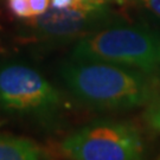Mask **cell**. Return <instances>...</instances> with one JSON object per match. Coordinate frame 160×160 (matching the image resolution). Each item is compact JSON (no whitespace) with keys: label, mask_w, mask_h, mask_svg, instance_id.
I'll use <instances>...</instances> for the list:
<instances>
[{"label":"cell","mask_w":160,"mask_h":160,"mask_svg":"<svg viewBox=\"0 0 160 160\" xmlns=\"http://www.w3.org/2000/svg\"><path fill=\"white\" fill-rule=\"evenodd\" d=\"M59 74L72 96L95 109L135 108L160 97V77L119 64L72 58Z\"/></svg>","instance_id":"cell-1"},{"label":"cell","mask_w":160,"mask_h":160,"mask_svg":"<svg viewBox=\"0 0 160 160\" xmlns=\"http://www.w3.org/2000/svg\"><path fill=\"white\" fill-rule=\"evenodd\" d=\"M72 58L119 64L160 77V32L114 24L77 40Z\"/></svg>","instance_id":"cell-2"},{"label":"cell","mask_w":160,"mask_h":160,"mask_svg":"<svg viewBox=\"0 0 160 160\" xmlns=\"http://www.w3.org/2000/svg\"><path fill=\"white\" fill-rule=\"evenodd\" d=\"M61 149L77 160H137L143 157L145 145L131 123L98 121L70 134Z\"/></svg>","instance_id":"cell-3"},{"label":"cell","mask_w":160,"mask_h":160,"mask_svg":"<svg viewBox=\"0 0 160 160\" xmlns=\"http://www.w3.org/2000/svg\"><path fill=\"white\" fill-rule=\"evenodd\" d=\"M61 102L59 92L37 70L0 62V110L49 116L57 112Z\"/></svg>","instance_id":"cell-4"},{"label":"cell","mask_w":160,"mask_h":160,"mask_svg":"<svg viewBox=\"0 0 160 160\" xmlns=\"http://www.w3.org/2000/svg\"><path fill=\"white\" fill-rule=\"evenodd\" d=\"M103 4H78L68 8L49 10L42 16L30 18V25L37 37L46 40L81 39L107 28L113 23V12Z\"/></svg>","instance_id":"cell-5"},{"label":"cell","mask_w":160,"mask_h":160,"mask_svg":"<svg viewBox=\"0 0 160 160\" xmlns=\"http://www.w3.org/2000/svg\"><path fill=\"white\" fill-rule=\"evenodd\" d=\"M45 158L44 151L29 139L0 133V160H36Z\"/></svg>","instance_id":"cell-6"},{"label":"cell","mask_w":160,"mask_h":160,"mask_svg":"<svg viewBox=\"0 0 160 160\" xmlns=\"http://www.w3.org/2000/svg\"><path fill=\"white\" fill-rule=\"evenodd\" d=\"M143 119L151 129L160 133V97L146 106Z\"/></svg>","instance_id":"cell-7"},{"label":"cell","mask_w":160,"mask_h":160,"mask_svg":"<svg viewBox=\"0 0 160 160\" xmlns=\"http://www.w3.org/2000/svg\"><path fill=\"white\" fill-rule=\"evenodd\" d=\"M7 5L10 11L18 18L30 19L32 18V12L30 8L29 0H7Z\"/></svg>","instance_id":"cell-8"},{"label":"cell","mask_w":160,"mask_h":160,"mask_svg":"<svg viewBox=\"0 0 160 160\" xmlns=\"http://www.w3.org/2000/svg\"><path fill=\"white\" fill-rule=\"evenodd\" d=\"M30 1V8L32 12V16H42L43 13H45L49 7L51 5L50 0H29Z\"/></svg>","instance_id":"cell-9"},{"label":"cell","mask_w":160,"mask_h":160,"mask_svg":"<svg viewBox=\"0 0 160 160\" xmlns=\"http://www.w3.org/2000/svg\"><path fill=\"white\" fill-rule=\"evenodd\" d=\"M145 10L160 19V0H137Z\"/></svg>","instance_id":"cell-10"},{"label":"cell","mask_w":160,"mask_h":160,"mask_svg":"<svg viewBox=\"0 0 160 160\" xmlns=\"http://www.w3.org/2000/svg\"><path fill=\"white\" fill-rule=\"evenodd\" d=\"M80 2H86V4H103L107 2L108 0H77Z\"/></svg>","instance_id":"cell-11"},{"label":"cell","mask_w":160,"mask_h":160,"mask_svg":"<svg viewBox=\"0 0 160 160\" xmlns=\"http://www.w3.org/2000/svg\"><path fill=\"white\" fill-rule=\"evenodd\" d=\"M158 158H159V159H160V155H159V157H158Z\"/></svg>","instance_id":"cell-12"}]
</instances>
